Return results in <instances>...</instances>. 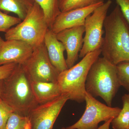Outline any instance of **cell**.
Listing matches in <instances>:
<instances>
[{
	"label": "cell",
	"instance_id": "cell-1",
	"mask_svg": "<svg viewBox=\"0 0 129 129\" xmlns=\"http://www.w3.org/2000/svg\"><path fill=\"white\" fill-rule=\"evenodd\" d=\"M104 27L103 57L115 65L129 61V24L118 5L107 16Z\"/></svg>",
	"mask_w": 129,
	"mask_h": 129
},
{
	"label": "cell",
	"instance_id": "cell-2",
	"mask_svg": "<svg viewBox=\"0 0 129 129\" xmlns=\"http://www.w3.org/2000/svg\"><path fill=\"white\" fill-rule=\"evenodd\" d=\"M31 82L22 65L18 64L12 74L3 80L0 98L14 112L28 117L30 111L39 104L33 93Z\"/></svg>",
	"mask_w": 129,
	"mask_h": 129
},
{
	"label": "cell",
	"instance_id": "cell-3",
	"mask_svg": "<svg viewBox=\"0 0 129 129\" xmlns=\"http://www.w3.org/2000/svg\"><path fill=\"white\" fill-rule=\"evenodd\" d=\"M121 86L116 65L99 57L91 66L85 83L86 92L94 98L100 97L112 107L113 99Z\"/></svg>",
	"mask_w": 129,
	"mask_h": 129
},
{
	"label": "cell",
	"instance_id": "cell-4",
	"mask_svg": "<svg viewBox=\"0 0 129 129\" xmlns=\"http://www.w3.org/2000/svg\"><path fill=\"white\" fill-rule=\"evenodd\" d=\"M101 53V48L90 52L77 64L59 73L57 83L62 95L79 103L85 101V83L88 73Z\"/></svg>",
	"mask_w": 129,
	"mask_h": 129
},
{
	"label": "cell",
	"instance_id": "cell-5",
	"mask_svg": "<svg viewBox=\"0 0 129 129\" xmlns=\"http://www.w3.org/2000/svg\"><path fill=\"white\" fill-rule=\"evenodd\" d=\"M49 28L44 12L35 2L25 18L5 33V39L21 41L34 48L44 43Z\"/></svg>",
	"mask_w": 129,
	"mask_h": 129
},
{
	"label": "cell",
	"instance_id": "cell-6",
	"mask_svg": "<svg viewBox=\"0 0 129 129\" xmlns=\"http://www.w3.org/2000/svg\"><path fill=\"white\" fill-rule=\"evenodd\" d=\"M112 4L111 0H108L86 18L84 43L79 57L83 58L88 53L101 48L104 38V22Z\"/></svg>",
	"mask_w": 129,
	"mask_h": 129
},
{
	"label": "cell",
	"instance_id": "cell-7",
	"mask_svg": "<svg viewBox=\"0 0 129 129\" xmlns=\"http://www.w3.org/2000/svg\"><path fill=\"white\" fill-rule=\"evenodd\" d=\"M86 107L82 117L69 129H97L100 122L116 117L121 111L118 107H113L103 104L86 92Z\"/></svg>",
	"mask_w": 129,
	"mask_h": 129
},
{
	"label": "cell",
	"instance_id": "cell-8",
	"mask_svg": "<svg viewBox=\"0 0 129 129\" xmlns=\"http://www.w3.org/2000/svg\"><path fill=\"white\" fill-rule=\"evenodd\" d=\"M21 65L32 81L57 82L60 73L51 62L44 42L34 48L30 57Z\"/></svg>",
	"mask_w": 129,
	"mask_h": 129
},
{
	"label": "cell",
	"instance_id": "cell-9",
	"mask_svg": "<svg viewBox=\"0 0 129 129\" xmlns=\"http://www.w3.org/2000/svg\"><path fill=\"white\" fill-rule=\"evenodd\" d=\"M69 100L68 97L62 95L51 101L36 106L28 116L30 129H52L62 109Z\"/></svg>",
	"mask_w": 129,
	"mask_h": 129
},
{
	"label": "cell",
	"instance_id": "cell-10",
	"mask_svg": "<svg viewBox=\"0 0 129 129\" xmlns=\"http://www.w3.org/2000/svg\"><path fill=\"white\" fill-rule=\"evenodd\" d=\"M84 26L66 29L56 34L57 38L64 46L67 51L66 63L68 68L73 66L78 59L84 43Z\"/></svg>",
	"mask_w": 129,
	"mask_h": 129
},
{
	"label": "cell",
	"instance_id": "cell-11",
	"mask_svg": "<svg viewBox=\"0 0 129 129\" xmlns=\"http://www.w3.org/2000/svg\"><path fill=\"white\" fill-rule=\"evenodd\" d=\"M34 48L21 41L6 40L0 46V66L11 63L23 65L29 58Z\"/></svg>",
	"mask_w": 129,
	"mask_h": 129
},
{
	"label": "cell",
	"instance_id": "cell-12",
	"mask_svg": "<svg viewBox=\"0 0 129 129\" xmlns=\"http://www.w3.org/2000/svg\"><path fill=\"white\" fill-rule=\"evenodd\" d=\"M104 3L102 2L87 7L61 12L56 18L51 29L56 34L66 29L84 25L87 17Z\"/></svg>",
	"mask_w": 129,
	"mask_h": 129
},
{
	"label": "cell",
	"instance_id": "cell-13",
	"mask_svg": "<svg viewBox=\"0 0 129 129\" xmlns=\"http://www.w3.org/2000/svg\"><path fill=\"white\" fill-rule=\"evenodd\" d=\"M44 42L51 62L58 72L60 73L68 69L64 56L65 48L51 29L47 30Z\"/></svg>",
	"mask_w": 129,
	"mask_h": 129
},
{
	"label": "cell",
	"instance_id": "cell-14",
	"mask_svg": "<svg viewBox=\"0 0 129 129\" xmlns=\"http://www.w3.org/2000/svg\"><path fill=\"white\" fill-rule=\"evenodd\" d=\"M31 86L38 104L51 101L62 95L57 82L32 81Z\"/></svg>",
	"mask_w": 129,
	"mask_h": 129
},
{
	"label": "cell",
	"instance_id": "cell-15",
	"mask_svg": "<svg viewBox=\"0 0 129 129\" xmlns=\"http://www.w3.org/2000/svg\"><path fill=\"white\" fill-rule=\"evenodd\" d=\"M35 3L34 0H0V10L13 13L22 21Z\"/></svg>",
	"mask_w": 129,
	"mask_h": 129
},
{
	"label": "cell",
	"instance_id": "cell-16",
	"mask_svg": "<svg viewBox=\"0 0 129 129\" xmlns=\"http://www.w3.org/2000/svg\"><path fill=\"white\" fill-rule=\"evenodd\" d=\"M42 9L48 26L51 28L60 12L58 0H34Z\"/></svg>",
	"mask_w": 129,
	"mask_h": 129
},
{
	"label": "cell",
	"instance_id": "cell-17",
	"mask_svg": "<svg viewBox=\"0 0 129 129\" xmlns=\"http://www.w3.org/2000/svg\"><path fill=\"white\" fill-rule=\"evenodd\" d=\"M122 100L123 108L111 122L113 129H129V93L124 95Z\"/></svg>",
	"mask_w": 129,
	"mask_h": 129
},
{
	"label": "cell",
	"instance_id": "cell-18",
	"mask_svg": "<svg viewBox=\"0 0 129 129\" xmlns=\"http://www.w3.org/2000/svg\"><path fill=\"white\" fill-rule=\"evenodd\" d=\"M60 12H63L73 9L87 7L103 2V0H58Z\"/></svg>",
	"mask_w": 129,
	"mask_h": 129
},
{
	"label": "cell",
	"instance_id": "cell-19",
	"mask_svg": "<svg viewBox=\"0 0 129 129\" xmlns=\"http://www.w3.org/2000/svg\"><path fill=\"white\" fill-rule=\"evenodd\" d=\"M116 67L120 85L129 93V61L119 63Z\"/></svg>",
	"mask_w": 129,
	"mask_h": 129
},
{
	"label": "cell",
	"instance_id": "cell-20",
	"mask_svg": "<svg viewBox=\"0 0 129 129\" xmlns=\"http://www.w3.org/2000/svg\"><path fill=\"white\" fill-rule=\"evenodd\" d=\"M28 121L27 116L14 112L10 115L4 129H24Z\"/></svg>",
	"mask_w": 129,
	"mask_h": 129
},
{
	"label": "cell",
	"instance_id": "cell-21",
	"mask_svg": "<svg viewBox=\"0 0 129 129\" xmlns=\"http://www.w3.org/2000/svg\"><path fill=\"white\" fill-rule=\"evenodd\" d=\"M22 21L18 17L9 16L0 10V32L6 33L13 26L17 25Z\"/></svg>",
	"mask_w": 129,
	"mask_h": 129
},
{
	"label": "cell",
	"instance_id": "cell-22",
	"mask_svg": "<svg viewBox=\"0 0 129 129\" xmlns=\"http://www.w3.org/2000/svg\"><path fill=\"white\" fill-rule=\"evenodd\" d=\"M14 112L13 109L0 98V129H5L9 117Z\"/></svg>",
	"mask_w": 129,
	"mask_h": 129
},
{
	"label": "cell",
	"instance_id": "cell-23",
	"mask_svg": "<svg viewBox=\"0 0 129 129\" xmlns=\"http://www.w3.org/2000/svg\"><path fill=\"white\" fill-rule=\"evenodd\" d=\"M18 64L11 63L0 66V81L7 78L13 72Z\"/></svg>",
	"mask_w": 129,
	"mask_h": 129
},
{
	"label": "cell",
	"instance_id": "cell-24",
	"mask_svg": "<svg viewBox=\"0 0 129 129\" xmlns=\"http://www.w3.org/2000/svg\"><path fill=\"white\" fill-rule=\"evenodd\" d=\"M129 24V0H115Z\"/></svg>",
	"mask_w": 129,
	"mask_h": 129
},
{
	"label": "cell",
	"instance_id": "cell-25",
	"mask_svg": "<svg viewBox=\"0 0 129 129\" xmlns=\"http://www.w3.org/2000/svg\"><path fill=\"white\" fill-rule=\"evenodd\" d=\"M113 118L109 119L108 121L104 122V124L98 127L97 129H110V126L111 125V122Z\"/></svg>",
	"mask_w": 129,
	"mask_h": 129
},
{
	"label": "cell",
	"instance_id": "cell-26",
	"mask_svg": "<svg viewBox=\"0 0 129 129\" xmlns=\"http://www.w3.org/2000/svg\"><path fill=\"white\" fill-rule=\"evenodd\" d=\"M24 129H30V122L28 119V121L26 125H25V128Z\"/></svg>",
	"mask_w": 129,
	"mask_h": 129
},
{
	"label": "cell",
	"instance_id": "cell-27",
	"mask_svg": "<svg viewBox=\"0 0 129 129\" xmlns=\"http://www.w3.org/2000/svg\"><path fill=\"white\" fill-rule=\"evenodd\" d=\"M3 80L0 81V96L1 93L2 89Z\"/></svg>",
	"mask_w": 129,
	"mask_h": 129
},
{
	"label": "cell",
	"instance_id": "cell-28",
	"mask_svg": "<svg viewBox=\"0 0 129 129\" xmlns=\"http://www.w3.org/2000/svg\"><path fill=\"white\" fill-rule=\"evenodd\" d=\"M4 41L2 39V38H1V37H0V46L2 45V44L3 43V42Z\"/></svg>",
	"mask_w": 129,
	"mask_h": 129
},
{
	"label": "cell",
	"instance_id": "cell-29",
	"mask_svg": "<svg viewBox=\"0 0 129 129\" xmlns=\"http://www.w3.org/2000/svg\"><path fill=\"white\" fill-rule=\"evenodd\" d=\"M62 129H68V128H67V127H66V128H65V127H63V128H62Z\"/></svg>",
	"mask_w": 129,
	"mask_h": 129
},
{
	"label": "cell",
	"instance_id": "cell-30",
	"mask_svg": "<svg viewBox=\"0 0 129 129\" xmlns=\"http://www.w3.org/2000/svg\"></svg>",
	"mask_w": 129,
	"mask_h": 129
}]
</instances>
